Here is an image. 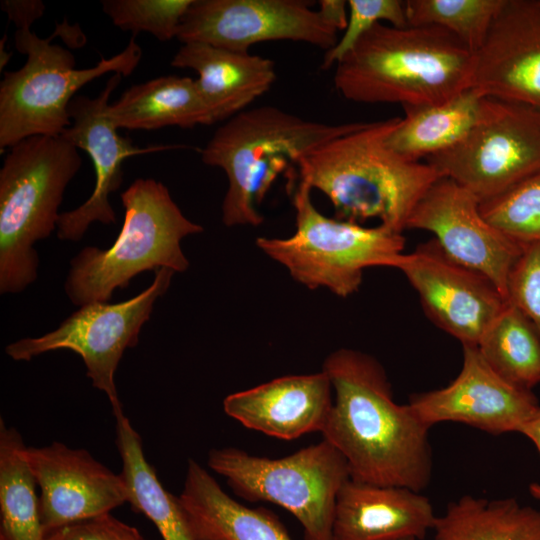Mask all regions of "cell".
Masks as SVG:
<instances>
[{"label":"cell","mask_w":540,"mask_h":540,"mask_svg":"<svg viewBox=\"0 0 540 540\" xmlns=\"http://www.w3.org/2000/svg\"><path fill=\"white\" fill-rule=\"evenodd\" d=\"M405 540H415V539H405Z\"/></svg>","instance_id":"obj_39"},{"label":"cell","mask_w":540,"mask_h":540,"mask_svg":"<svg viewBox=\"0 0 540 540\" xmlns=\"http://www.w3.org/2000/svg\"><path fill=\"white\" fill-rule=\"evenodd\" d=\"M208 466L242 499L270 502L290 512L302 525L305 540H333L337 495L350 474L344 457L327 440L278 459L215 448Z\"/></svg>","instance_id":"obj_9"},{"label":"cell","mask_w":540,"mask_h":540,"mask_svg":"<svg viewBox=\"0 0 540 540\" xmlns=\"http://www.w3.org/2000/svg\"><path fill=\"white\" fill-rule=\"evenodd\" d=\"M504 0H408L409 26H437L475 53L483 44Z\"/></svg>","instance_id":"obj_29"},{"label":"cell","mask_w":540,"mask_h":540,"mask_svg":"<svg viewBox=\"0 0 540 540\" xmlns=\"http://www.w3.org/2000/svg\"><path fill=\"white\" fill-rule=\"evenodd\" d=\"M434 540H540V510L465 495L437 516Z\"/></svg>","instance_id":"obj_26"},{"label":"cell","mask_w":540,"mask_h":540,"mask_svg":"<svg viewBox=\"0 0 540 540\" xmlns=\"http://www.w3.org/2000/svg\"><path fill=\"white\" fill-rule=\"evenodd\" d=\"M472 88L540 108V0H504L474 53Z\"/></svg>","instance_id":"obj_18"},{"label":"cell","mask_w":540,"mask_h":540,"mask_svg":"<svg viewBox=\"0 0 540 540\" xmlns=\"http://www.w3.org/2000/svg\"><path fill=\"white\" fill-rule=\"evenodd\" d=\"M116 446L122 460L121 476L133 511L153 522L163 540H194L179 496L168 492L147 462L139 434L123 410L113 413Z\"/></svg>","instance_id":"obj_25"},{"label":"cell","mask_w":540,"mask_h":540,"mask_svg":"<svg viewBox=\"0 0 540 540\" xmlns=\"http://www.w3.org/2000/svg\"><path fill=\"white\" fill-rule=\"evenodd\" d=\"M506 301L521 310L540 334V243L522 246L508 277Z\"/></svg>","instance_id":"obj_33"},{"label":"cell","mask_w":540,"mask_h":540,"mask_svg":"<svg viewBox=\"0 0 540 540\" xmlns=\"http://www.w3.org/2000/svg\"><path fill=\"white\" fill-rule=\"evenodd\" d=\"M121 201L125 217L112 246H87L70 261L64 288L76 306L109 302L115 289L126 288L144 271L189 268L181 241L204 229L182 213L162 182L138 178Z\"/></svg>","instance_id":"obj_6"},{"label":"cell","mask_w":540,"mask_h":540,"mask_svg":"<svg viewBox=\"0 0 540 540\" xmlns=\"http://www.w3.org/2000/svg\"><path fill=\"white\" fill-rule=\"evenodd\" d=\"M529 491L533 498L540 501V483L534 482L530 484Z\"/></svg>","instance_id":"obj_38"},{"label":"cell","mask_w":540,"mask_h":540,"mask_svg":"<svg viewBox=\"0 0 540 540\" xmlns=\"http://www.w3.org/2000/svg\"><path fill=\"white\" fill-rule=\"evenodd\" d=\"M519 433L527 437L535 445L540 456V405L522 425Z\"/></svg>","instance_id":"obj_37"},{"label":"cell","mask_w":540,"mask_h":540,"mask_svg":"<svg viewBox=\"0 0 540 540\" xmlns=\"http://www.w3.org/2000/svg\"><path fill=\"white\" fill-rule=\"evenodd\" d=\"M171 65L197 72L196 86L212 124L248 109L277 78L269 58L201 42L183 43Z\"/></svg>","instance_id":"obj_21"},{"label":"cell","mask_w":540,"mask_h":540,"mask_svg":"<svg viewBox=\"0 0 540 540\" xmlns=\"http://www.w3.org/2000/svg\"><path fill=\"white\" fill-rule=\"evenodd\" d=\"M347 8V1L344 0H321L318 11L335 30L344 31L348 20Z\"/></svg>","instance_id":"obj_36"},{"label":"cell","mask_w":540,"mask_h":540,"mask_svg":"<svg viewBox=\"0 0 540 540\" xmlns=\"http://www.w3.org/2000/svg\"><path fill=\"white\" fill-rule=\"evenodd\" d=\"M53 37L16 30L15 47L27 59L20 69L5 72L0 83L1 152L31 136L61 135L71 125L68 107L79 89L105 74L129 76L142 56L133 36L118 54L77 69L74 55L51 44Z\"/></svg>","instance_id":"obj_8"},{"label":"cell","mask_w":540,"mask_h":540,"mask_svg":"<svg viewBox=\"0 0 540 540\" xmlns=\"http://www.w3.org/2000/svg\"><path fill=\"white\" fill-rule=\"evenodd\" d=\"M487 96L469 88L438 104L405 106L404 117L386 137L399 156L420 161L461 142L482 117Z\"/></svg>","instance_id":"obj_23"},{"label":"cell","mask_w":540,"mask_h":540,"mask_svg":"<svg viewBox=\"0 0 540 540\" xmlns=\"http://www.w3.org/2000/svg\"><path fill=\"white\" fill-rule=\"evenodd\" d=\"M312 189L299 180L293 192L296 230L287 238L259 237L257 247L309 289L327 288L339 297L358 291L369 267L398 268L402 233L382 225L365 227L318 211Z\"/></svg>","instance_id":"obj_7"},{"label":"cell","mask_w":540,"mask_h":540,"mask_svg":"<svg viewBox=\"0 0 540 540\" xmlns=\"http://www.w3.org/2000/svg\"><path fill=\"white\" fill-rule=\"evenodd\" d=\"M423 311L462 345H478L507 301L485 276L450 259L431 240L404 253L398 265Z\"/></svg>","instance_id":"obj_13"},{"label":"cell","mask_w":540,"mask_h":540,"mask_svg":"<svg viewBox=\"0 0 540 540\" xmlns=\"http://www.w3.org/2000/svg\"><path fill=\"white\" fill-rule=\"evenodd\" d=\"M436 519L421 492L348 479L336 499L333 540H421Z\"/></svg>","instance_id":"obj_20"},{"label":"cell","mask_w":540,"mask_h":540,"mask_svg":"<svg viewBox=\"0 0 540 540\" xmlns=\"http://www.w3.org/2000/svg\"><path fill=\"white\" fill-rule=\"evenodd\" d=\"M477 347L495 372L511 384L531 391L540 384V334L511 303H506Z\"/></svg>","instance_id":"obj_28"},{"label":"cell","mask_w":540,"mask_h":540,"mask_svg":"<svg viewBox=\"0 0 540 540\" xmlns=\"http://www.w3.org/2000/svg\"><path fill=\"white\" fill-rule=\"evenodd\" d=\"M399 120L365 122L298 158L299 180L330 200L337 219L360 224L376 218L402 233L418 201L442 177L430 164L405 159L386 145Z\"/></svg>","instance_id":"obj_2"},{"label":"cell","mask_w":540,"mask_h":540,"mask_svg":"<svg viewBox=\"0 0 540 540\" xmlns=\"http://www.w3.org/2000/svg\"><path fill=\"white\" fill-rule=\"evenodd\" d=\"M36 480L20 433L0 422V540H45Z\"/></svg>","instance_id":"obj_27"},{"label":"cell","mask_w":540,"mask_h":540,"mask_svg":"<svg viewBox=\"0 0 540 540\" xmlns=\"http://www.w3.org/2000/svg\"><path fill=\"white\" fill-rule=\"evenodd\" d=\"M337 33L308 1L193 0L177 39L241 53L261 42L288 40L326 52L337 43Z\"/></svg>","instance_id":"obj_12"},{"label":"cell","mask_w":540,"mask_h":540,"mask_svg":"<svg viewBox=\"0 0 540 540\" xmlns=\"http://www.w3.org/2000/svg\"><path fill=\"white\" fill-rule=\"evenodd\" d=\"M107 114L118 129L127 130L212 125L195 80L179 75L160 76L131 86L109 105Z\"/></svg>","instance_id":"obj_24"},{"label":"cell","mask_w":540,"mask_h":540,"mask_svg":"<svg viewBox=\"0 0 540 540\" xmlns=\"http://www.w3.org/2000/svg\"><path fill=\"white\" fill-rule=\"evenodd\" d=\"M484 219L519 244L540 243V171L480 201Z\"/></svg>","instance_id":"obj_30"},{"label":"cell","mask_w":540,"mask_h":540,"mask_svg":"<svg viewBox=\"0 0 540 540\" xmlns=\"http://www.w3.org/2000/svg\"><path fill=\"white\" fill-rule=\"evenodd\" d=\"M27 459L40 488L39 509L45 535L128 503L121 474L112 472L85 449L53 442L44 447H27Z\"/></svg>","instance_id":"obj_17"},{"label":"cell","mask_w":540,"mask_h":540,"mask_svg":"<svg viewBox=\"0 0 540 540\" xmlns=\"http://www.w3.org/2000/svg\"><path fill=\"white\" fill-rule=\"evenodd\" d=\"M334 392L323 439L344 457L350 479L421 492L431 480L429 427L408 404H398L380 362L341 348L324 360Z\"/></svg>","instance_id":"obj_1"},{"label":"cell","mask_w":540,"mask_h":540,"mask_svg":"<svg viewBox=\"0 0 540 540\" xmlns=\"http://www.w3.org/2000/svg\"><path fill=\"white\" fill-rule=\"evenodd\" d=\"M193 0H103V12L123 31L147 32L160 41L177 38Z\"/></svg>","instance_id":"obj_31"},{"label":"cell","mask_w":540,"mask_h":540,"mask_svg":"<svg viewBox=\"0 0 540 540\" xmlns=\"http://www.w3.org/2000/svg\"><path fill=\"white\" fill-rule=\"evenodd\" d=\"M333 405L324 371L287 375L228 395L225 413L246 428L282 440L322 432Z\"/></svg>","instance_id":"obj_19"},{"label":"cell","mask_w":540,"mask_h":540,"mask_svg":"<svg viewBox=\"0 0 540 540\" xmlns=\"http://www.w3.org/2000/svg\"><path fill=\"white\" fill-rule=\"evenodd\" d=\"M179 499L194 540H292L274 514L235 501L192 459Z\"/></svg>","instance_id":"obj_22"},{"label":"cell","mask_w":540,"mask_h":540,"mask_svg":"<svg viewBox=\"0 0 540 540\" xmlns=\"http://www.w3.org/2000/svg\"><path fill=\"white\" fill-rule=\"evenodd\" d=\"M474 53L437 26L377 23L336 64L334 86L358 103L445 102L472 87Z\"/></svg>","instance_id":"obj_3"},{"label":"cell","mask_w":540,"mask_h":540,"mask_svg":"<svg viewBox=\"0 0 540 540\" xmlns=\"http://www.w3.org/2000/svg\"><path fill=\"white\" fill-rule=\"evenodd\" d=\"M348 20L342 37L325 52L321 68L329 69L342 60L377 23L388 21L395 27L408 26L405 3L400 0H349Z\"/></svg>","instance_id":"obj_32"},{"label":"cell","mask_w":540,"mask_h":540,"mask_svg":"<svg viewBox=\"0 0 540 540\" xmlns=\"http://www.w3.org/2000/svg\"><path fill=\"white\" fill-rule=\"evenodd\" d=\"M174 271L159 268L149 287L119 302H92L80 306L59 326L39 337L17 340L5 347L15 361H29L43 353L71 350L86 366L92 385L108 397L113 413L122 409L115 384L118 364L127 348L135 347L156 300L168 290Z\"/></svg>","instance_id":"obj_10"},{"label":"cell","mask_w":540,"mask_h":540,"mask_svg":"<svg viewBox=\"0 0 540 540\" xmlns=\"http://www.w3.org/2000/svg\"><path fill=\"white\" fill-rule=\"evenodd\" d=\"M0 6L17 29H30L45 11V4L40 0H4Z\"/></svg>","instance_id":"obj_35"},{"label":"cell","mask_w":540,"mask_h":540,"mask_svg":"<svg viewBox=\"0 0 540 540\" xmlns=\"http://www.w3.org/2000/svg\"><path fill=\"white\" fill-rule=\"evenodd\" d=\"M82 164L62 135L31 136L9 148L0 170V293L16 294L38 276L33 245L56 229L65 189Z\"/></svg>","instance_id":"obj_5"},{"label":"cell","mask_w":540,"mask_h":540,"mask_svg":"<svg viewBox=\"0 0 540 540\" xmlns=\"http://www.w3.org/2000/svg\"><path fill=\"white\" fill-rule=\"evenodd\" d=\"M479 204L468 189L440 177L416 204L406 229L432 233L450 259L488 278L506 299L508 277L523 245L489 224Z\"/></svg>","instance_id":"obj_14"},{"label":"cell","mask_w":540,"mask_h":540,"mask_svg":"<svg viewBox=\"0 0 540 540\" xmlns=\"http://www.w3.org/2000/svg\"><path fill=\"white\" fill-rule=\"evenodd\" d=\"M45 540H145L141 533L110 513L48 532Z\"/></svg>","instance_id":"obj_34"},{"label":"cell","mask_w":540,"mask_h":540,"mask_svg":"<svg viewBox=\"0 0 540 540\" xmlns=\"http://www.w3.org/2000/svg\"><path fill=\"white\" fill-rule=\"evenodd\" d=\"M425 162L480 201L496 195L540 171V108L487 96L469 134Z\"/></svg>","instance_id":"obj_11"},{"label":"cell","mask_w":540,"mask_h":540,"mask_svg":"<svg viewBox=\"0 0 540 540\" xmlns=\"http://www.w3.org/2000/svg\"><path fill=\"white\" fill-rule=\"evenodd\" d=\"M364 124L316 122L269 105L226 120L200 150L203 163L221 168L227 177L222 222L228 227L262 224L258 206L280 175L296 168L306 152Z\"/></svg>","instance_id":"obj_4"},{"label":"cell","mask_w":540,"mask_h":540,"mask_svg":"<svg viewBox=\"0 0 540 540\" xmlns=\"http://www.w3.org/2000/svg\"><path fill=\"white\" fill-rule=\"evenodd\" d=\"M112 74L97 97L75 96L68 107L71 125L61 134L77 149L90 156L95 171V187L91 196L74 210L63 212L57 224V237L79 241L94 222L105 225L116 222L109 196L123 180V161L131 156L164 150L170 147L140 148L118 133L107 114L109 99L122 79Z\"/></svg>","instance_id":"obj_16"},{"label":"cell","mask_w":540,"mask_h":540,"mask_svg":"<svg viewBox=\"0 0 540 540\" xmlns=\"http://www.w3.org/2000/svg\"><path fill=\"white\" fill-rule=\"evenodd\" d=\"M462 348L456 378L443 388L415 394L409 405L429 427L456 422L491 434L519 433L539 407L536 396L495 372L476 345Z\"/></svg>","instance_id":"obj_15"}]
</instances>
